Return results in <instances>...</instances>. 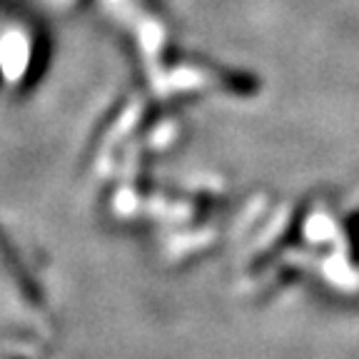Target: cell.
I'll return each instance as SVG.
<instances>
[{"instance_id": "6da1fadb", "label": "cell", "mask_w": 359, "mask_h": 359, "mask_svg": "<svg viewBox=\"0 0 359 359\" xmlns=\"http://www.w3.org/2000/svg\"><path fill=\"white\" fill-rule=\"evenodd\" d=\"M0 80H3V73H0Z\"/></svg>"}]
</instances>
